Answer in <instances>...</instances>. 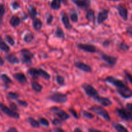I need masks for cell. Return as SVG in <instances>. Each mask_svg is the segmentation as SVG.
<instances>
[{
  "instance_id": "cell-54",
  "label": "cell",
  "mask_w": 132,
  "mask_h": 132,
  "mask_svg": "<svg viewBox=\"0 0 132 132\" xmlns=\"http://www.w3.org/2000/svg\"><path fill=\"white\" fill-rule=\"evenodd\" d=\"M109 43H110V41H108V40H106V41H104V42L103 43V45H104V46H108V45H109Z\"/></svg>"
},
{
  "instance_id": "cell-43",
  "label": "cell",
  "mask_w": 132,
  "mask_h": 132,
  "mask_svg": "<svg viewBox=\"0 0 132 132\" xmlns=\"http://www.w3.org/2000/svg\"><path fill=\"white\" fill-rule=\"evenodd\" d=\"M11 6H12V9H14V10H17V9H18L19 7H20V6H19V5L18 4V3L15 2V1L12 3Z\"/></svg>"
},
{
  "instance_id": "cell-38",
  "label": "cell",
  "mask_w": 132,
  "mask_h": 132,
  "mask_svg": "<svg viewBox=\"0 0 132 132\" xmlns=\"http://www.w3.org/2000/svg\"><path fill=\"white\" fill-rule=\"evenodd\" d=\"M39 123L41 125L44 126L45 127H48L50 125V123H49L48 120H46L45 118H39Z\"/></svg>"
},
{
  "instance_id": "cell-8",
  "label": "cell",
  "mask_w": 132,
  "mask_h": 132,
  "mask_svg": "<svg viewBox=\"0 0 132 132\" xmlns=\"http://www.w3.org/2000/svg\"><path fill=\"white\" fill-rule=\"evenodd\" d=\"M0 107H1V110L2 111V112L6 115L9 116V117H11L15 119H18L19 118V114L18 113L14 111L12 109H9L7 106L4 105L3 103L1 104Z\"/></svg>"
},
{
  "instance_id": "cell-30",
  "label": "cell",
  "mask_w": 132,
  "mask_h": 132,
  "mask_svg": "<svg viewBox=\"0 0 132 132\" xmlns=\"http://www.w3.org/2000/svg\"><path fill=\"white\" fill-rule=\"evenodd\" d=\"M70 17L71 20L73 22H77L78 21V14L77 12L74 10H70Z\"/></svg>"
},
{
  "instance_id": "cell-39",
  "label": "cell",
  "mask_w": 132,
  "mask_h": 132,
  "mask_svg": "<svg viewBox=\"0 0 132 132\" xmlns=\"http://www.w3.org/2000/svg\"><path fill=\"white\" fill-rule=\"evenodd\" d=\"M56 81L57 82L58 84H59V85H64V78L63 76H60V75H58V76H57L56 77Z\"/></svg>"
},
{
  "instance_id": "cell-14",
  "label": "cell",
  "mask_w": 132,
  "mask_h": 132,
  "mask_svg": "<svg viewBox=\"0 0 132 132\" xmlns=\"http://www.w3.org/2000/svg\"><path fill=\"white\" fill-rule=\"evenodd\" d=\"M108 13H109V10H105V9L102 10L101 11L99 12L97 16V23L99 24L103 23L108 18Z\"/></svg>"
},
{
  "instance_id": "cell-3",
  "label": "cell",
  "mask_w": 132,
  "mask_h": 132,
  "mask_svg": "<svg viewBox=\"0 0 132 132\" xmlns=\"http://www.w3.org/2000/svg\"><path fill=\"white\" fill-rule=\"evenodd\" d=\"M90 109L92 111H94V113H95L96 114L99 115V116H101L103 119H104L106 121H110L111 118L110 116L109 113H108V111L105 109L104 108H103V107H101V106H94V107H92Z\"/></svg>"
},
{
  "instance_id": "cell-40",
  "label": "cell",
  "mask_w": 132,
  "mask_h": 132,
  "mask_svg": "<svg viewBox=\"0 0 132 132\" xmlns=\"http://www.w3.org/2000/svg\"><path fill=\"white\" fill-rule=\"evenodd\" d=\"M124 73H125V76L126 77V78L130 82V83L132 84V75L130 72H128V71H124Z\"/></svg>"
},
{
  "instance_id": "cell-12",
  "label": "cell",
  "mask_w": 132,
  "mask_h": 132,
  "mask_svg": "<svg viewBox=\"0 0 132 132\" xmlns=\"http://www.w3.org/2000/svg\"><path fill=\"white\" fill-rule=\"evenodd\" d=\"M74 65L77 68H78L79 69L81 70V71H84L85 72H92V67L90 65H88L83 63V62L77 61V62H75Z\"/></svg>"
},
{
  "instance_id": "cell-53",
  "label": "cell",
  "mask_w": 132,
  "mask_h": 132,
  "mask_svg": "<svg viewBox=\"0 0 132 132\" xmlns=\"http://www.w3.org/2000/svg\"><path fill=\"white\" fill-rule=\"evenodd\" d=\"M73 132H82V131L79 128H75L74 130H73Z\"/></svg>"
},
{
  "instance_id": "cell-19",
  "label": "cell",
  "mask_w": 132,
  "mask_h": 132,
  "mask_svg": "<svg viewBox=\"0 0 132 132\" xmlns=\"http://www.w3.org/2000/svg\"><path fill=\"white\" fill-rule=\"evenodd\" d=\"M13 77L19 83H26L27 82V77L22 72H17V73L14 74Z\"/></svg>"
},
{
  "instance_id": "cell-33",
  "label": "cell",
  "mask_w": 132,
  "mask_h": 132,
  "mask_svg": "<svg viewBox=\"0 0 132 132\" xmlns=\"http://www.w3.org/2000/svg\"><path fill=\"white\" fill-rule=\"evenodd\" d=\"M1 80H3V82L6 84H11V83L12 82L11 79H10V78L9 77V76H8L7 75H6V74H2V75H1Z\"/></svg>"
},
{
  "instance_id": "cell-48",
  "label": "cell",
  "mask_w": 132,
  "mask_h": 132,
  "mask_svg": "<svg viewBox=\"0 0 132 132\" xmlns=\"http://www.w3.org/2000/svg\"><path fill=\"white\" fill-rule=\"evenodd\" d=\"M6 132H19V131L17 129V128H14V127H11L9 129H7Z\"/></svg>"
},
{
  "instance_id": "cell-13",
  "label": "cell",
  "mask_w": 132,
  "mask_h": 132,
  "mask_svg": "<svg viewBox=\"0 0 132 132\" xmlns=\"http://www.w3.org/2000/svg\"><path fill=\"white\" fill-rule=\"evenodd\" d=\"M101 56V58L104 62H106L107 63H108V64L112 66L115 65L116 63H117V58L116 57L111 56L107 55V54H102Z\"/></svg>"
},
{
  "instance_id": "cell-6",
  "label": "cell",
  "mask_w": 132,
  "mask_h": 132,
  "mask_svg": "<svg viewBox=\"0 0 132 132\" xmlns=\"http://www.w3.org/2000/svg\"><path fill=\"white\" fill-rule=\"evenodd\" d=\"M50 110L51 112L56 115L61 120H63V121H65L70 118L69 115L67 113H66L65 111L59 108L58 107H52L50 109Z\"/></svg>"
},
{
  "instance_id": "cell-31",
  "label": "cell",
  "mask_w": 132,
  "mask_h": 132,
  "mask_svg": "<svg viewBox=\"0 0 132 132\" xmlns=\"http://www.w3.org/2000/svg\"><path fill=\"white\" fill-rule=\"evenodd\" d=\"M34 36L33 34L31 33V32H28V33H27L24 35L23 40L25 42L29 43L31 42L34 40Z\"/></svg>"
},
{
  "instance_id": "cell-10",
  "label": "cell",
  "mask_w": 132,
  "mask_h": 132,
  "mask_svg": "<svg viewBox=\"0 0 132 132\" xmlns=\"http://www.w3.org/2000/svg\"><path fill=\"white\" fill-rule=\"evenodd\" d=\"M117 92L121 97L125 98H129L132 97L131 90L130 88L128 87L126 85L121 88H119V89H117Z\"/></svg>"
},
{
  "instance_id": "cell-50",
  "label": "cell",
  "mask_w": 132,
  "mask_h": 132,
  "mask_svg": "<svg viewBox=\"0 0 132 132\" xmlns=\"http://www.w3.org/2000/svg\"><path fill=\"white\" fill-rule=\"evenodd\" d=\"M88 132H104L102 131L101 130H98V129H94V128H90L88 129Z\"/></svg>"
},
{
  "instance_id": "cell-24",
  "label": "cell",
  "mask_w": 132,
  "mask_h": 132,
  "mask_svg": "<svg viewBox=\"0 0 132 132\" xmlns=\"http://www.w3.org/2000/svg\"><path fill=\"white\" fill-rule=\"evenodd\" d=\"M31 86H32V89H33L34 91L37 92V93H39L42 91L43 89V86L41 85H40L38 82H32V84H31Z\"/></svg>"
},
{
  "instance_id": "cell-2",
  "label": "cell",
  "mask_w": 132,
  "mask_h": 132,
  "mask_svg": "<svg viewBox=\"0 0 132 132\" xmlns=\"http://www.w3.org/2000/svg\"><path fill=\"white\" fill-rule=\"evenodd\" d=\"M117 115L122 120L127 122H132V112L128 109H116Z\"/></svg>"
},
{
  "instance_id": "cell-46",
  "label": "cell",
  "mask_w": 132,
  "mask_h": 132,
  "mask_svg": "<svg viewBox=\"0 0 132 132\" xmlns=\"http://www.w3.org/2000/svg\"><path fill=\"white\" fill-rule=\"evenodd\" d=\"M52 123L54 124V125H56V126L61 125V122L57 119H54V120H52Z\"/></svg>"
},
{
  "instance_id": "cell-23",
  "label": "cell",
  "mask_w": 132,
  "mask_h": 132,
  "mask_svg": "<svg viewBox=\"0 0 132 132\" xmlns=\"http://www.w3.org/2000/svg\"><path fill=\"white\" fill-rule=\"evenodd\" d=\"M86 18L89 21H94L95 20V12L92 9H89L86 14Z\"/></svg>"
},
{
  "instance_id": "cell-41",
  "label": "cell",
  "mask_w": 132,
  "mask_h": 132,
  "mask_svg": "<svg viewBox=\"0 0 132 132\" xmlns=\"http://www.w3.org/2000/svg\"><path fill=\"white\" fill-rule=\"evenodd\" d=\"M5 13V9L4 7V5L3 4H1L0 5V14H1V19L2 20L3 17Z\"/></svg>"
},
{
  "instance_id": "cell-29",
  "label": "cell",
  "mask_w": 132,
  "mask_h": 132,
  "mask_svg": "<svg viewBox=\"0 0 132 132\" xmlns=\"http://www.w3.org/2000/svg\"><path fill=\"white\" fill-rule=\"evenodd\" d=\"M28 121L29 122V124H30V126L33 128H39V124L37 120H35L34 119H33L32 117H28Z\"/></svg>"
},
{
  "instance_id": "cell-5",
  "label": "cell",
  "mask_w": 132,
  "mask_h": 132,
  "mask_svg": "<svg viewBox=\"0 0 132 132\" xmlns=\"http://www.w3.org/2000/svg\"><path fill=\"white\" fill-rule=\"evenodd\" d=\"M21 54V61L23 63L30 64L32 63V59L34 56V54L28 49H22L20 51Z\"/></svg>"
},
{
  "instance_id": "cell-52",
  "label": "cell",
  "mask_w": 132,
  "mask_h": 132,
  "mask_svg": "<svg viewBox=\"0 0 132 132\" xmlns=\"http://www.w3.org/2000/svg\"><path fill=\"white\" fill-rule=\"evenodd\" d=\"M126 31L128 34L132 35V27H129L126 28Z\"/></svg>"
},
{
  "instance_id": "cell-36",
  "label": "cell",
  "mask_w": 132,
  "mask_h": 132,
  "mask_svg": "<svg viewBox=\"0 0 132 132\" xmlns=\"http://www.w3.org/2000/svg\"><path fill=\"white\" fill-rule=\"evenodd\" d=\"M118 47L122 50H125V51H127L130 49V47L126 44L125 43H118Z\"/></svg>"
},
{
  "instance_id": "cell-4",
  "label": "cell",
  "mask_w": 132,
  "mask_h": 132,
  "mask_svg": "<svg viewBox=\"0 0 132 132\" xmlns=\"http://www.w3.org/2000/svg\"><path fill=\"white\" fill-rule=\"evenodd\" d=\"M49 99L53 102H56V103L63 104L68 101V97L66 94L55 92L49 97Z\"/></svg>"
},
{
  "instance_id": "cell-9",
  "label": "cell",
  "mask_w": 132,
  "mask_h": 132,
  "mask_svg": "<svg viewBox=\"0 0 132 132\" xmlns=\"http://www.w3.org/2000/svg\"><path fill=\"white\" fill-rule=\"evenodd\" d=\"M106 81L108 83L111 84L112 85L116 86L117 89H119V88L122 87L126 86L125 84L122 81V80L113 77V76H108V77L106 78Z\"/></svg>"
},
{
  "instance_id": "cell-56",
  "label": "cell",
  "mask_w": 132,
  "mask_h": 132,
  "mask_svg": "<svg viewBox=\"0 0 132 132\" xmlns=\"http://www.w3.org/2000/svg\"><path fill=\"white\" fill-rule=\"evenodd\" d=\"M61 1H62V3H64V5H66V4L67 3V0H61Z\"/></svg>"
},
{
  "instance_id": "cell-49",
  "label": "cell",
  "mask_w": 132,
  "mask_h": 132,
  "mask_svg": "<svg viewBox=\"0 0 132 132\" xmlns=\"http://www.w3.org/2000/svg\"><path fill=\"white\" fill-rule=\"evenodd\" d=\"M53 130H54V132H65L62 128H55Z\"/></svg>"
},
{
  "instance_id": "cell-1",
  "label": "cell",
  "mask_w": 132,
  "mask_h": 132,
  "mask_svg": "<svg viewBox=\"0 0 132 132\" xmlns=\"http://www.w3.org/2000/svg\"><path fill=\"white\" fill-rule=\"evenodd\" d=\"M28 73L33 78H37L39 76H41L46 80H49L50 78V75L46 71L41 69L30 68L28 70Z\"/></svg>"
},
{
  "instance_id": "cell-35",
  "label": "cell",
  "mask_w": 132,
  "mask_h": 132,
  "mask_svg": "<svg viewBox=\"0 0 132 132\" xmlns=\"http://www.w3.org/2000/svg\"><path fill=\"white\" fill-rule=\"evenodd\" d=\"M8 97L11 100H17L19 97V94L14 92H9L8 93Z\"/></svg>"
},
{
  "instance_id": "cell-7",
  "label": "cell",
  "mask_w": 132,
  "mask_h": 132,
  "mask_svg": "<svg viewBox=\"0 0 132 132\" xmlns=\"http://www.w3.org/2000/svg\"><path fill=\"white\" fill-rule=\"evenodd\" d=\"M82 87L88 96L94 98V99H95L97 97L99 96L98 92L97 91L96 89H95L92 85H90V84H84L83 85H82Z\"/></svg>"
},
{
  "instance_id": "cell-17",
  "label": "cell",
  "mask_w": 132,
  "mask_h": 132,
  "mask_svg": "<svg viewBox=\"0 0 132 132\" xmlns=\"http://www.w3.org/2000/svg\"><path fill=\"white\" fill-rule=\"evenodd\" d=\"M117 10H118L119 15L121 16V18L124 19V20H127L128 19V10L124 5H119L117 6Z\"/></svg>"
},
{
  "instance_id": "cell-55",
  "label": "cell",
  "mask_w": 132,
  "mask_h": 132,
  "mask_svg": "<svg viewBox=\"0 0 132 132\" xmlns=\"http://www.w3.org/2000/svg\"><path fill=\"white\" fill-rule=\"evenodd\" d=\"M4 62H5V61H4V60L2 58H1V66L3 65Z\"/></svg>"
},
{
  "instance_id": "cell-11",
  "label": "cell",
  "mask_w": 132,
  "mask_h": 132,
  "mask_svg": "<svg viewBox=\"0 0 132 132\" xmlns=\"http://www.w3.org/2000/svg\"><path fill=\"white\" fill-rule=\"evenodd\" d=\"M77 47L81 50H84L88 53H95L97 50L96 47L91 44H83L80 43L77 45Z\"/></svg>"
},
{
  "instance_id": "cell-44",
  "label": "cell",
  "mask_w": 132,
  "mask_h": 132,
  "mask_svg": "<svg viewBox=\"0 0 132 132\" xmlns=\"http://www.w3.org/2000/svg\"><path fill=\"white\" fill-rule=\"evenodd\" d=\"M69 111L71 113V114L73 115V116L75 118V119H79V116L78 115H77V113H76V111H75V110H73V109H70Z\"/></svg>"
},
{
  "instance_id": "cell-32",
  "label": "cell",
  "mask_w": 132,
  "mask_h": 132,
  "mask_svg": "<svg viewBox=\"0 0 132 132\" xmlns=\"http://www.w3.org/2000/svg\"><path fill=\"white\" fill-rule=\"evenodd\" d=\"M0 49L2 51L6 52V53H8L10 50V47L2 40H1V42H0Z\"/></svg>"
},
{
  "instance_id": "cell-15",
  "label": "cell",
  "mask_w": 132,
  "mask_h": 132,
  "mask_svg": "<svg viewBox=\"0 0 132 132\" xmlns=\"http://www.w3.org/2000/svg\"><path fill=\"white\" fill-rule=\"evenodd\" d=\"M95 100L99 102V104L103 106H106V107H108V106H111L112 104V102L108 98H105V97H102L100 96H98L95 98Z\"/></svg>"
},
{
  "instance_id": "cell-51",
  "label": "cell",
  "mask_w": 132,
  "mask_h": 132,
  "mask_svg": "<svg viewBox=\"0 0 132 132\" xmlns=\"http://www.w3.org/2000/svg\"><path fill=\"white\" fill-rule=\"evenodd\" d=\"M126 107H127L128 109L130 110V111H131L132 112V104L131 103L127 104H126Z\"/></svg>"
},
{
  "instance_id": "cell-20",
  "label": "cell",
  "mask_w": 132,
  "mask_h": 132,
  "mask_svg": "<svg viewBox=\"0 0 132 132\" xmlns=\"http://www.w3.org/2000/svg\"><path fill=\"white\" fill-rule=\"evenodd\" d=\"M5 60L7 61L9 63H10L11 64H18L20 62L19 60L17 58L14 54H9L5 56Z\"/></svg>"
},
{
  "instance_id": "cell-22",
  "label": "cell",
  "mask_w": 132,
  "mask_h": 132,
  "mask_svg": "<svg viewBox=\"0 0 132 132\" xmlns=\"http://www.w3.org/2000/svg\"><path fill=\"white\" fill-rule=\"evenodd\" d=\"M10 25L12 26L13 27H18L21 23V19L17 16H13L11 17V18L10 19Z\"/></svg>"
},
{
  "instance_id": "cell-37",
  "label": "cell",
  "mask_w": 132,
  "mask_h": 132,
  "mask_svg": "<svg viewBox=\"0 0 132 132\" xmlns=\"http://www.w3.org/2000/svg\"><path fill=\"white\" fill-rule=\"evenodd\" d=\"M81 114H82V115L84 117L86 118V119H92L94 118V115L91 113H89L86 111H81Z\"/></svg>"
},
{
  "instance_id": "cell-57",
  "label": "cell",
  "mask_w": 132,
  "mask_h": 132,
  "mask_svg": "<svg viewBox=\"0 0 132 132\" xmlns=\"http://www.w3.org/2000/svg\"><path fill=\"white\" fill-rule=\"evenodd\" d=\"M109 1H119V0H109Z\"/></svg>"
},
{
  "instance_id": "cell-42",
  "label": "cell",
  "mask_w": 132,
  "mask_h": 132,
  "mask_svg": "<svg viewBox=\"0 0 132 132\" xmlns=\"http://www.w3.org/2000/svg\"><path fill=\"white\" fill-rule=\"evenodd\" d=\"M53 19H54V17L52 14H48L47 17H46V23H47V24L50 25V23H52Z\"/></svg>"
},
{
  "instance_id": "cell-18",
  "label": "cell",
  "mask_w": 132,
  "mask_h": 132,
  "mask_svg": "<svg viewBox=\"0 0 132 132\" xmlns=\"http://www.w3.org/2000/svg\"><path fill=\"white\" fill-rule=\"evenodd\" d=\"M61 21L67 29L70 30L71 28H72V25H71L70 23L69 18H68L67 13L65 12L61 13Z\"/></svg>"
},
{
  "instance_id": "cell-34",
  "label": "cell",
  "mask_w": 132,
  "mask_h": 132,
  "mask_svg": "<svg viewBox=\"0 0 132 132\" xmlns=\"http://www.w3.org/2000/svg\"><path fill=\"white\" fill-rule=\"evenodd\" d=\"M5 39L10 45L13 46V45L15 44V41H14V40L13 39V38L10 35H5Z\"/></svg>"
},
{
  "instance_id": "cell-47",
  "label": "cell",
  "mask_w": 132,
  "mask_h": 132,
  "mask_svg": "<svg viewBox=\"0 0 132 132\" xmlns=\"http://www.w3.org/2000/svg\"><path fill=\"white\" fill-rule=\"evenodd\" d=\"M10 107H11V109L12 110H14V111H18V106H16V104L14 103H10Z\"/></svg>"
},
{
  "instance_id": "cell-45",
  "label": "cell",
  "mask_w": 132,
  "mask_h": 132,
  "mask_svg": "<svg viewBox=\"0 0 132 132\" xmlns=\"http://www.w3.org/2000/svg\"><path fill=\"white\" fill-rule=\"evenodd\" d=\"M17 102H18V104H19V105H21V106H23V107H27L28 106V104H27V102H25V101H23V100H17Z\"/></svg>"
},
{
  "instance_id": "cell-27",
  "label": "cell",
  "mask_w": 132,
  "mask_h": 132,
  "mask_svg": "<svg viewBox=\"0 0 132 132\" xmlns=\"http://www.w3.org/2000/svg\"><path fill=\"white\" fill-rule=\"evenodd\" d=\"M42 21L39 19H34L33 22V27L35 30L36 31H39L41 28H42Z\"/></svg>"
},
{
  "instance_id": "cell-28",
  "label": "cell",
  "mask_w": 132,
  "mask_h": 132,
  "mask_svg": "<svg viewBox=\"0 0 132 132\" xmlns=\"http://www.w3.org/2000/svg\"><path fill=\"white\" fill-rule=\"evenodd\" d=\"M55 35L57 38H58L64 39V37H65L64 32H63L62 28H60V27H57V28H56L55 32Z\"/></svg>"
},
{
  "instance_id": "cell-21",
  "label": "cell",
  "mask_w": 132,
  "mask_h": 132,
  "mask_svg": "<svg viewBox=\"0 0 132 132\" xmlns=\"http://www.w3.org/2000/svg\"><path fill=\"white\" fill-rule=\"evenodd\" d=\"M113 127L117 132H129L126 127L119 123H113Z\"/></svg>"
},
{
  "instance_id": "cell-26",
  "label": "cell",
  "mask_w": 132,
  "mask_h": 132,
  "mask_svg": "<svg viewBox=\"0 0 132 132\" xmlns=\"http://www.w3.org/2000/svg\"><path fill=\"white\" fill-rule=\"evenodd\" d=\"M61 0H52L50 3V6L54 10H58L61 8Z\"/></svg>"
},
{
  "instance_id": "cell-16",
  "label": "cell",
  "mask_w": 132,
  "mask_h": 132,
  "mask_svg": "<svg viewBox=\"0 0 132 132\" xmlns=\"http://www.w3.org/2000/svg\"><path fill=\"white\" fill-rule=\"evenodd\" d=\"M73 3L82 9H87L90 5V0H72Z\"/></svg>"
},
{
  "instance_id": "cell-25",
  "label": "cell",
  "mask_w": 132,
  "mask_h": 132,
  "mask_svg": "<svg viewBox=\"0 0 132 132\" xmlns=\"http://www.w3.org/2000/svg\"><path fill=\"white\" fill-rule=\"evenodd\" d=\"M28 12L30 17L32 19H36V17L37 14V10L36 9V8L34 7L33 6H30L28 9Z\"/></svg>"
}]
</instances>
